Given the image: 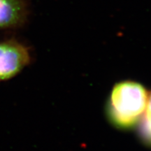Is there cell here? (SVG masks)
I'll list each match as a JSON object with an SVG mask.
<instances>
[{
    "mask_svg": "<svg viewBox=\"0 0 151 151\" xmlns=\"http://www.w3.org/2000/svg\"><path fill=\"white\" fill-rule=\"evenodd\" d=\"M31 61L28 48L14 39L0 41V81H6L20 73Z\"/></svg>",
    "mask_w": 151,
    "mask_h": 151,
    "instance_id": "2",
    "label": "cell"
},
{
    "mask_svg": "<svg viewBox=\"0 0 151 151\" xmlns=\"http://www.w3.org/2000/svg\"><path fill=\"white\" fill-rule=\"evenodd\" d=\"M148 92L139 83L124 81L113 87L107 104V116L118 129H131L140 121L146 109Z\"/></svg>",
    "mask_w": 151,
    "mask_h": 151,
    "instance_id": "1",
    "label": "cell"
},
{
    "mask_svg": "<svg viewBox=\"0 0 151 151\" xmlns=\"http://www.w3.org/2000/svg\"><path fill=\"white\" fill-rule=\"evenodd\" d=\"M27 17L26 0H0V31L20 27Z\"/></svg>",
    "mask_w": 151,
    "mask_h": 151,
    "instance_id": "3",
    "label": "cell"
},
{
    "mask_svg": "<svg viewBox=\"0 0 151 151\" xmlns=\"http://www.w3.org/2000/svg\"><path fill=\"white\" fill-rule=\"evenodd\" d=\"M139 134L147 146H151V93L149 94L146 109L139 121Z\"/></svg>",
    "mask_w": 151,
    "mask_h": 151,
    "instance_id": "4",
    "label": "cell"
}]
</instances>
